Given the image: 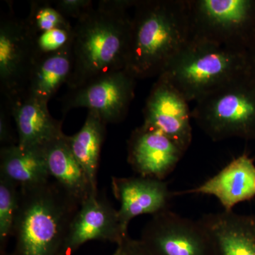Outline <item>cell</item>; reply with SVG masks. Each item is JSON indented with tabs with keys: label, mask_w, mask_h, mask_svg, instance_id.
Wrapping results in <instances>:
<instances>
[{
	"label": "cell",
	"mask_w": 255,
	"mask_h": 255,
	"mask_svg": "<svg viewBox=\"0 0 255 255\" xmlns=\"http://www.w3.org/2000/svg\"><path fill=\"white\" fill-rule=\"evenodd\" d=\"M33 37L12 9L0 21V90L6 101L21 98L36 60Z\"/></svg>",
	"instance_id": "cell-8"
},
{
	"label": "cell",
	"mask_w": 255,
	"mask_h": 255,
	"mask_svg": "<svg viewBox=\"0 0 255 255\" xmlns=\"http://www.w3.org/2000/svg\"><path fill=\"white\" fill-rule=\"evenodd\" d=\"M73 32V26L59 28L35 36L33 43L36 57L58 51L66 46L72 41Z\"/></svg>",
	"instance_id": "cell-23"
},
{
	"label": "cell",
	"mask_w": 255,
	"mask_h": 255,
	"mask_svg": "<svg viewBox=\"0 0 255 255\" xmlns=\"http://www.w3.org/2000/svg\"><path fill=\"white\" fill-rule=\"evenodd\" d=\"M7 102L16 124L20 147L44 148L65 135L62 130V121L52 117L48 104L28 97Z\"/></svg>",
	"instance_id": "cell-16"
},
{
	"label": "cell",
	"mask_w": 255,
	"mask_h": 255,
	"mask_svg": "<svg viewBox=\"0 0 255 255\" xmlns=\"http://www.w3.org/2000/svg\"><path fill=\"white\" fill-rule=\"evenodd\" d=\"M74 65L72 41L58 51L36 58L23 97L48 104L60 87L68 83Z\"/></svg>",
	"instance_id": "cell-17"
},
{
	"label": "cell",
	"mask_w": 255,
	"mask_h": 255,
	"mask_svg": "<svg viewBox=\"0 0 255 255\" xmlns=\"http://www.w3.org/2000/svg\"><path fill=\"white\" fill-rule=\"evenodd\" d=\"M117 246L120 248L121 255H153L140 239H132L129 236Z\"/></svg>",
	"instance_id": "cell-26"
},
{
	"label": "cell",
	"mask_w": 255,
	"mask_h": 255,
	"mask_svg": "<svg viewBox=\"0 0 255 255\" xmlns=\"http://www.w3.org/2000/svg\"><path fill=\"white\" fill-rule=\"evenodd\" d=\"M189 103L167 79L159 75L146 100L142 125L162 132L186 152L192 141Z\"/></svg>",
	"instance_id": "cell-10"
},
{
	"label": "cell",
	"mask_w": 255,
	"mask_h": 255,
	"mask_svg": "<svg viewBox=\"0 0 255 255\" xmlns=\"http://www.w3.org/2000/svg\"><path fill=\"white\" fill-rule=\"evenodd\" d=\"M125 234L119 221L118 210L105 196L92 194L82 203L74 216L65 248L64 255H72L87 242H110L119 246Z\"/></svg>",
	"instance_id": "cell-11"
},
{
	"label": "cell",
	"mask_w": 255,
	"mask_h": 255,
	"mask_svg": "<svg viewBox=\"0 0 255 255\" xmlns=\"http://www.w3.org/2000/svg\"><path fill=\"white\" fill-rule=\"evenodd\" d=\"M199 221L209 234L214 255H255V216L223 211Z\"/></svg>",
	"instance_id": "cell-15"
},
{
	"label": "cell",
	"mask_w": 255,
	"mask_h": 255,
	"mask_svg": "<svg viewBox=\"0 0 255 255\" xmlns=\"http://www.w3.org/2000/svg\"><path fill=\"white\" fill-rule=\"evenodd\" d=\"M202 194L214 196L224 211L255 197V164L247 154L238 156L217 174L195 188L177 191L174 196Z\"/></svg>",
	"instance_id": "cell-14"
},
{
	"label": "cell",
	"mask_w": 255,
	"mask_h": 255,
	"mask_svg": "<svg viewBox=\"0 0 255 255\" xmlns=\"http://www.w3.org/2000/svg\"><path fill=\"white\" fill-rule=\"evenodd\" d=\"M24 22L33 38L55 28L73 27L49 1H32L29 14Z\"/></svg>",
	"instance_id": "cell-22"
},
{
	"label": "cell",
	"mask_w": 255,
	"mask_h": 255,
	"mask_svg": "<svg viewBox=\"0 0 255 255\" xmlns=\"http://www.w3.org/2000/svg\"><path fill=\"white\" fill-rule=\"evenodd\" d=\"M136 0H102L73 26L74 65L68 90L127 68L131 17Z\"/></svg>",
	"instance_id": "cell-1"
},
{
	"label": "cell",
	"mask_w": 255,
	"mask_h": 255,
	"mask_svg": "<svg viewBox=\"0 0 255 255\" xmlns=\"http://www.w3.org/2000/svg\"><path fill=\"white\" fill-rule=\"evenodd\" d=\"M127 70L137 79L158 77L194 38L188 0H137Z\"/></svg>",
	"instance_id": "cell-2"
},
{
	"label": "cell",
	"mask_w": 255,
	"mask_h": 255,
	"mask_svg": "<svg viewBox=\"0 0 255 255\" xmlns=\"http://www.w3.org/2000/svg\"><path fill=\"white\" fill-rule=\"evenodd\" d=\"M191 117L214 141L255 140V85L247 75L196 101Z\"/></svg>",
	"instance_id": "cell-5"
},
{
	"label": "cell",
	"mask_w": 255,
	"mask_h": 255,
	"mask_svg": "<svg viewBox=\"0 0 255 255\" xmlns=\"http://www.w3.org/2000/svg\"><path fill=\"white\" fill-rule=\"evenodd\" d=\"M247 68L248 50L194 38L160 75L188 102H196L241 78Z\"/></svg>",
	"instance_id": "cell-4"
},
{
	"label": "cell",
	"mask_w": 255,
	"mask_h": 255,
	"mask_svg": "<svg viewBox=\"0 0 255 255\" xmlns=\"http://www.w3.org/2000/svg\"><path fill=\"white\" fill-rule=\"evenodd\" d=\"M19 204V187L0 176V255H8L6 247L13 237Z\"/></svg>",
	"instance_id": "cell-21"
},
{
	"label": "cell",
	"mask_w": 255,
	"mask_h": 255,
	"mask_svg": "<svg viewBox=\"0 0 255 255\" xmlns=\"http://www.w3.org/2000/svg\"><path fill=\"white\" fill-rule=\"evenodd\" d=\"M11 118L13 117L9 104L3 99L0 106V142L1 147L18 144V140L14 138L13 133Z\"/></svg>",
	"instance_id": "cell-25"
},
{
	"label": "cell",
	"mask_w": 255,
	"mask_h": 255,
	"mask_svg": "<svg viewBox=\"0 0 255 255\" xmlns=\"http://www.w3.org/2000/svg\"><path fill=\"white\" fill-rule=\"evenodd\" d=\"M44 152L50 178L80 204L92 194H98L70 150L66 135L48 144Z\"/></svg>",
	"instance_id": "cell-18"
},
{
	"label": "cell",
	"mask_w": 255,
	"mask_h": 255,
	"mask_svg": "<svg viewBox=\"0 0 255 255\" xmlns=\"http://www.w3.org/2000/svg\"><path fill=\"white\" fill-rule=\"evenodd\" d=\"M136 80L124 69L68 90L61 99L62 112L65 116L73 109L87 108L100 114L107 124L120 123L135 97Z\"/></svg>",
	"instance_id": "cell-7"
},
{
	"label": "cell",
	"mask_w": 255,
	"mask_h": 255,
	"mask_svg": "<svg viewBox=\"0 0 255 255\" xmlns=\"http://www.w3.org/2000/svg\"><path fill=\"white\" fill-rule=\"evenodd\" d=\"M184 154L163 133L142 125L132 132L128 140V162L140 177L164 180Z\"/></svg>",
	"instance_id": "cell-12"
},
{
	"label": "cell",
	"mask_w": 255,
	"mask_h": 255,
	"mask_svg": "<svg viewBox=\"0 0 255 255\" xmlns=\"http://www.w3.org/2000/svg\"><path fill=\"white\" fill-rule=\"evenodd\" d=\"M0 176L19 188L34 187L49 182L44 148L13 145L0 151Z\"/></svg>",
	"instance_id": "cell-19"
},
{
	"label": "cell",
	"mask_w": 255,
	"mask_h": 255,
	"mask_svg": "<svg viewBox=\"0 0 255 255\" xmlns=\"http://www.w3.org/2000/svg\"><path fill=\"white\" fill-rule=\"evenodd\" d=\"M112 191L119 201V221L125 234L129 223L141 215L155 216L169 210L174 196L164 180L140 177H112Z\"/></svg>",
	"instance_id": "cell-13"
},
{
	"label": "cell",
	"mask_w": 255,
	"mask_h": 255,
	"mask_svg": "<svg viewBox=\"0 0 255 255\" xmlns=\"http://www.w3.org/2000/svg\"><path fill=\"white\" fill-rule=\"evenodd\" d=\"M247 75L255 85V43L248 50Z\"/></svg>",
	"instance_id": "cell-27"
},
{
	"label": "cell",
	"mask_w": 255,
	"mask_h": 255,
	"mask_svg": "<svg viewBox=\"0 0 255 255\" xmlns=\"http://www.w3.org/2000/svg\"><path fill=\"white\" fill-rule=\"evenodd\" d=\"M80 205L55 181L19 188L14 246L9 255H64L69 229Z\"/></svg>",
	"instance_id": "cell-3"
},
{
	"label": "cell",
	"mask_w": 255,
	"mask_h": 255,
	"mask_svg": "<svg viewBox=\"0 0 255 255\" xmlns=\"http://www.w3.org/2000/svg\"><path fill=\"white\" fill-rule=\"evenodd\" d=\"M54 2L55 9L67 19L73 18L78 20L93 8L91 0H58Z\"/></svg>",
	"instance_id": "cell-24"
},
{
	"label": "cell",
	"mask_w": 255,
	"mask_h": 255,
	"mask_svg": "<svg viewBox=\"0 0 255 255\" xmlns=\"http://www.w3.org/2000/svg\"><path fill=\"white\" fill-rule=\"evenodd\" d=\"M194 38L248 50L255 43V0H188Z\"/></svg>",
	"instance_id": "cell-6"
},
{
	"label": "cell",
	"mask_w": 255,
	"mask_h": 255,
	"mask_svg": "<svg viewBox=\"0 0 255 255\" xmlns=\"http://www.w3.org/2000/svg\"><path fill=\"white\" fill-rule=\"evenodd\" d=\"M112 255H121V249L119 246H117V250H116L115 252Z\"/></svg>",
	"instance_id": "cell-28"
},
{
	"label": "cell",
	"mask_w": 255,
	"mask_h": 255,
	"mask_svg": "<svg viewBox=\"0 0 255 255\" xmlns=\"http://www.w3.org/2000/svg\"><path fill=\"white\" fill-rule=\"evenodd\" d=\"M107 125L100 114L88 111L81 129L75 135H67L70 150L85 170L95 193H98L97 172Z\"/></svg>",
	"instance_id": "cell-20"
},
{
	"label": "cell",
	"mask_w": 255,
	"mask_h": 255,
	"mask_svg": "<svg viewBox=\"0 0 255 255\" xmlns=\"http://www.w3.org/2000/svg\"><path fill=\"white\" fill-rule=\"evenodd\" d=\"M140 241L153 255H214L209 234L199 220L170 210L152 216Z\"/></svg>",
	"instance_id": "cell-9"
}]
</instances>
